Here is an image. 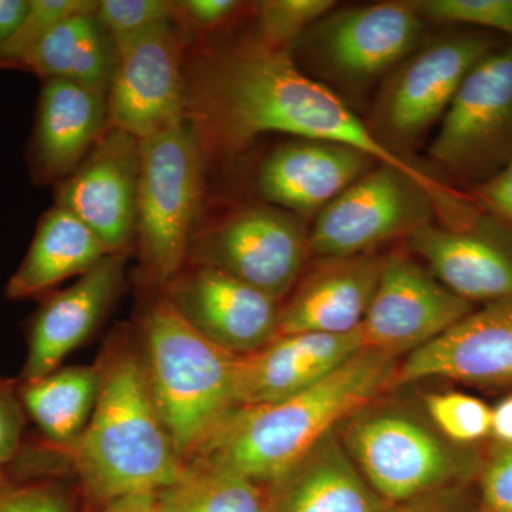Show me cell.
<instances>
[{
  "label": "cell",
  "instance_id": "obj_15",
  "mask_svg": "<svg viewBox=\"0 0 512 512\" xmlns=\"http://www.w3.org/2000/svg\"><path fill=\"white\" fill-rule=\"evenodd\" d=\"M140 140L109 127L82 164L60 183L56 205L76 215L110 254L136 234Z\"/></svg>",
  "mask_w": 512,
  "mask_h": 512
},
{
  "label": "cell",
  "instance_id": "obj_37",
  "mask_svg": "<svg viewBox=\"0 0 512 512\" xmlns=\"http://www.w3.org/2000/svg\"><path fill=\"white\" fill-rule=\"evenodd\" d=\"M477 200L512 228V160L477 187Z\"/></svg>",
  "mask_w": 512,
  "mask_h": 512
},
{
  "label": "cell",
  "instance_id": "obj_28",
  "mask_svg": "<svg viewBox=\"0 0 512 512\" xmlns=\"http://www.w3.org/2000/svg\"><path fill=\"white\" fill-rule=\"evenodd\" d=\"M0 512H76V490L57 473L0 470Z\"/></svg>",
  "mask_w": 512,
  "mask_h": 512
},
{
  "label": "cell",
  "instance_id": "obj_30",
  "mask_svg": "<svg viewBox=\"0 0 512 512\" xmlns=\"http://www.w3.org/2000/svg\"><path fill=\"white\" fill-rule=\"evenodd\" d=\"M427 413L447 439L473 443L491 434L493 409L477 397L458 392L426 397Z\"/></svg>",
  "mask_w": 512,
  "mask_h": 512
},
{
  "label": "cell",
  "instance_id": "obj_29",
  "mask_svg": "<svg viewBox=\"0 0 512 512\" xmlns=\"http://www.w3.org/2000/svg\"><path fill=\"white\" fill-rule=\"evenodd\" d=\"M335 8L333 0H264L256 6L258 37L271 47H292Z\"/></svg>",
  "mask_w": 512,
  "mask_h": 512
},
{
  "label": "cell",
  "instance_id": "obj_8",
  "mask_svg": "<svg viewBox=\"0 0 512 512\" xmlns=\"http://www.w3.org/2000/svg\"><path fill=\"white\" fill-rule=\"evenodd\" d=\"M458 180L484 183L512 160V46L471 69L427 148Z\"/></svg>",
  "mask_w": 512,
  "mask_h": 512
},
{
  "label": "cell",
  "instance_id": "obj_27",
  "mask_svg": "<svg viewBox=\"0 0 512 512\" xmlns=\"http://www.w3.org/2000/svg\"><path fill=\"white\" fill-rule=\"evenodd\" d=\"M164 512H269L264 485L217 461L192 458L183 476L161 490Z\"/></svg>",
  "mask_w": 512,
  "mask_h": 512
},
{
  "label": "cell",
  "instance_id": "obj_35",
  "mask_svg": "<svg viewBox=\"0 0 512 512\" xmlns=\"http://www.w3.org/2000/svg\"><path fill=\"white\" fill-rule=\"evenodd\" d=\"M484 512H512V447L495 454L481 478Z\"/></svg>",
  "mask_w": 512,
  "mask_h": 512
},
{
  "label": "cell",
  "instance_id": "obj_32",
  "mask_svg": "<svg viewBox=\"0 0 512 512\" xmlns=\"http://www.w3.org/2000/svg\"><path fill=\"white\" fill-rule=\"evenodd\" d=\"M423 19L478 26L512 36V0H410Z\"/></svg>",
  "mask_w": 512,
  "mask_h": 512
},
{
  "label": "cell",
  "instance_id": "obj_11",
  "mask_svg": "<svg viewBox=\"0 0 512 512\" xmlns=\"http://www.w3.org/2000/svg\"><path fill=\"white\" fill-rule=\"evenodd\" d=\"M362 412L348 424L345 448L384 503L437 493L457 476L456 457L419 421L400 413Z\"/></svg>",
  "mask_w": 512,
  "mask_h": 512
},
{
  "label": "cell",
  "instance_id": "obj_41",
  "mask_svg": "<svg viewBox=\"0 0 512 512\" xmlns=\"http://www.w3.org/2000/svg\"><path fill=\"white\" fill-rule=\"evenodd\" d=\"M491 434L503 441L505 446L512 447V396L494 407Z\"/></svg>",
  "mask_w": 512,
  "mask_h": 512
},
{
  "label": "cell",
  "instance_id": "obj_25",
  "mask_svg": "<svg viewBox=\"0 0 512 512\" xmlns=\"http://www.w3.org/2000/svg\"><path fill=\"white\" fill-rule=\"evenodd\" d=\"M116 67V45L96 9L64 19L19 63L42 80L59 79L109 94Z\"/></svg>",
  "mask_w": 512,
  "mask_h": 512
},
{
  "label": "cell",
  "instance_id": "obj_36",
  "mask_svg": "<svg viewBox=\"0 0 512 512\" xmlns=\"http://www.w3.org/2000/svg\"><path fill=\"white\" fill-rule=\"evenodd\" d=\"M242 3L237 0H183L175 2V23L192 30L215 29L228 22Z\"/></svg>",
  "mask_w": 512,
  "mask_h": 512
},
{
  "label": "cell",
  "instance_id": "obj_24",
  "mask_svg": "<svg viewBox=\"0 0 512 512\" xmlns=\"http://www.w3.org/2000/svg\"><path fill=\"white\" fill-rule=\"evenodd\" d=\"M110 252L76 215L56 205L42 215L22 264L10 276L9 299L43 296L60 282L87 274Z\"/></svg>",
  "mask_w": 512,
  "mask_h": 512
},
{
  "label": "cell",
  "instance_id": "obj_4",
  "mask_svg": "<svg viewBox=\"0 0 512 512\" xmlns=\"http://www.w3.org/2000/svg\"><path fill=\"white\" fill-rule=\"evenodd\" d=\"M148 389L184 463L192 460L235 410L239 357L204 338L163 295L137 328Z\"/></svg>",
  "mask_w": 512,
  "mask_h": 512
},
{
  "label": "cell",
  "instance_id": "obj_40",
  "mask_svg": "<svg viewBox=\"0 0 512 512\" xmlns=\"http://www.w3.org/2000/svg\"><path fill=\"white\" fill-rule=\"evenodd\" d=\"M29 0H0V53L28 12Z\"/></svg>",
  "mask_w": 512,
  "mask_h": 512
},
{
  "label": "cell",
  "instance_id": "obj_1",
  "mask_svg": "<svg viewBox=\"0 0 512 512\" xmlns=\"http://www.w3.org/2000/svg\"><path fill=\"white\" fill-rule=\"evenodd\" d=\"M184 82L185 119L205 156H235L268 133L342 144L417 181L444 227L467 228L473 217L466 197L413 158L383 146L348 101L303 72L291 47H271L256 37L202 53L185 70Z\"/></svg>",
  "mask_w": 512,
  "mask_h": 512
},
{
  "label": "cell",
  "instance_id": "obj_20",
  "mask_svg": "<svg viewBox=\"0 0 512 512\" xmlns=\"http://www.w3.org/2000/svg\"><path fill=\"white\" fill-rule=\"evenodd\" d=\"M377 164L352 147L298 138L265 158L256 185L269 205L309 215L328 207Z\"/></svg>",
  "mask_w": 512,
  "mask_h": 512
},
{
  "label": "cell",
  "instance_id": "obj_23",
  "mask_svg": "<svg viewBox=\"0 0 512 512\" xmlns=\"http://www.w3.org/2000/svg\"><path fill=\"white\" fill-rule=\"evenodd\" d=\"M414 254L431 275L467 302H495L512 296V254L466 229L429 224L409 238Z\"/></svg>",
  "mask_w": 512,
  "mask_h": 512
},
{
  "label": "cell",
  "instance_id": "obj_18",
  "mask_svg": "<svg viewBox=\"0 0 512 512\" xmlns=\"http://www.w3.org/2000/svg\"><path fill=\"white\" fill-rule=\"evenodd\" d=\"M363 349L362 328L343 335L293 333L239 357L238 407L264 406L302 393L328 377Z\"/></svg>",
  "mask_w": 512,
  "mask_h": 512
},
{
  "label": "cell",
  "instance_id": "obj_21",
  "mask_svg": "<svg viewBox=\"0 0 512 512\" xmlns=\"http://www.w3.org/2000/svg\"><path fill=\"white\" fill-rule=\"evenodd\" d=\"M383 261L373 252L322 258L281 309L278 336L343 335L362 328Z\"/></svg>",
  "mask_w": 512,
  "mask_h": 512
},
{
  "label": "cell",
  "instance_id": "obj_26",
  "mask_svg": "<svg viewBox=\"0 0 512 512\" xmlns=\"http://www.w3.org/2000/svg\"><path fill=\"white\" fill-rule=\"evenodd\" d=\"M99 386L96 363L59 367L36 382L19 383V392L28 419L36 424L43 443L57 453H66L89 424Z\"/></svg>",
  "mask_w": 512,
  "mask_h": 512
},
{
  "label": "cell",
  "instance_id": "obj_13",
  "mask_svg": "<svg viewBox=\"0 0 512 512\" xmlns=\"http://www.w3.org/2000/svg\"><path fill=\"white\" fill-rule=\"evenodd\" d=\"M473 312L410 256L384 258L362 323L363 349L397 357L423 348Z\"/></svg>",
  "mask_w": 512,
  "mask_h": 512
},
{
  "label": "cell",
  "instance_id": "obj_9",
  "mask_svg": "<svg viewBox=\"0 0 512 512\" xmlns=\"http://www.w3.org/2000/svg\"><path fill=\"white\" fill-rule=\"evenodd\" d=\"M436 217L429 192L417 181L377 164L319 212L309 248L320 258L367 254L384 242L412 237Z\"/></svg>",
  "mask_w": 512,
  "mask_h": 512
},
{
  "label": "cell",
  "instance_id": "obj_16",
  "mask_svg": "<svg viewBox=\"0 0 512 512\" xmlns=\"http://www.w3.org/2000/svg\"><path fill=\"white\" fill-rule=\"evenodd\" d=\"M126 252L109 254L64 291L49 293L30 319L28 356L18 382L42 379L83 345L109 312L123 284Z\"/></svg>",
  "mask_w": 512,
  "mask_h": 512
},
{
  "label": "cell",
  "instance_id": "obj_17",
  "mask_svg": "<svg viewBox=\"0 0 512 512\" xmlns=\"http://www.w3.org/2000/svg\"><path fill=\"white\" fill-rule=\"evenodd\" d=\"M426 379L512 383V296L471 312L397 366L393 384Z\"/></svg>",
  "mask_w": 512,
  "mask_h": 512
},
{
  "label": "cell",
  "instance_id": "obj_33",
  "mask_svg": "<svg viewBox=\"0 0 512 512\" xmlns=\"http://www.w3.org/2000/svg\"><path fill=\"white\" fill-rule=\"evenodd\" d=\"M96 15L114 42L171 22L175 2L168 0H100Z\"/></svg>",
  "mask_w": 512,
  "mask_h": 512
},
{
  "label": "cell",
  "instance_id": "obj_22",
  "mask_svg": "<svg viewBox=\"0 0 512 512\" xmlns=\"http://www.w3.org/2000/svg\"><path fill=\"white\" fill-rule=\"evenodd\" d=\"M265 488L269 512H383L387 507L335 430Z\"/></svg>",
  "mask_w": 512,
  "mask_h": 512
},
{
  "label": "cell",
  "instance_id": "obj_3",
  "mask_svg": "<svg viewBox=\"0 0 512 512\" xmlns=\"http://www.w3.org/2000/svg\"><path fill=\"white\" fill-rule=\"evenodd\" d=\"M396 369V357L362 349L302 393L278 403L238 407L194 458L217 461L265 487L342 420L362 412L393 384Z\"/></svg>",
  "mask_w": 512,
  "mask_h": 512
},
{
  "label": "cell",
  "instance_id": "obj_19",
  "mask_svg": "<svg viewBox=\"0 0 512 512\" xmlns=\"http://www.w3.org/2000/svg\"><path fill=\"white\" fill-rule=\"evenodd\" d=\"M107 96L66 80H43L29 144L30 177L63 183L106 133Z\"/></svg>",
  "mask_w": 512,
  "mask_h": 512
},
{
  "label": "cell",
  "instance_id": "obj_6",
  "mask_svg": "<svg viewBox=\"0 0 512 512\" xmlns=\"http://www.w3.org/2000/svg\"><path fill=\"white\" fill-rule=\"evenodd\" d=\"M423 32V16L410 0H396L335 8L296 43L306 74L357 96L412 55Z\"/></svg>",
  "mask_w": 512,
  "mask_h": 512
},
{
  "label": "cell",
  "instance_id": "obj_2",
  "mask_svg": "<svg viewBox=\"0 0 512 512\" xmlns=\"http://www.w3.org/2000/svg\"><path fill=\"white\" fill-rule=\"evenodd\" d=\"M99 393L80 439L66 451L92 510L128 494L161 491L185 463L158 416L137 342L111 336L99 362Z\"/></svg>",
  "mask_w": 512,
  "mask_h": 512
},
{
  "label": "cell",
  "instance_id": "obj_7",
  "mask_svg": "<svg viewBox=\"0 0 512 512\" xmlns=\"http://www.w3.org/2000/svg\"><path fill=\"white\" fill-rule=\"evenodd\" d=\"M493 47L485 35L446 36L417 47L384 80L367 126L383 146L410 158Z\"/></svg>",
  "mask_w": 512,
  "mask_h": 512
},
{
  "label": "cell",
  "instance_id": "obj_5",
  "mask_svg": "<svg viewBox=\"0 0 512 512\" xmlns=\"http://www.w3.org/2000/svg\"><path fill=\"white\" fill-rule=\"evenodd\" d=\"M204 158L187 119L140 140L136 234L144 278L160 291L183 271L190 254Z\"/></svg>",
  "mask_w": 512,
  "mask_h": 512
},
{
  "label": "cell",
  "instance_id": "obj_34",
  "mask_svg": "<svg viewBox=\"0 0 512 512\" xmlns=\"http://www.w3.org/2000/svg\"><path fill=\"white\" fill-rule=\"evenodd\" d=\"M28 414L20 399L19 382L0 377V470H5L25 447Z\"/></svg>",
  "mask_w": 512,
  "mask_h": 512
},
{
  "label": "cell",
  "instance_id": "obj_12",
  "mask_svg": "<svg viewBox=\"0 0 512 512\" xmlns=\"http://www.w3.org/2000/svg\"><path fill=\"white\" fill-rule=\"evenodd\" d=\"M114 45L110 126L144 140L185 120L184 40L175 20Z\"/></svg>",
  "mask_w": 512,
  "mask_h": 512
},
{
  "label": "cell",
  "instance_id": "obj_14",
  "mask_svg": "<svg viewBox=\"0 0 512 512\" xmlns=\"http://www.w3.org/2000/svg\"><path fill=\"white\" fill-rule=\"evenodd\" d=\"M188 323L221 349L252 355L278 336L279 302L210 265L192 264L163 289Z\"/></svg>",
  "mask_w": 512,
  "mask_h": 512
},
{
  "label": "cell",
  "instance_id": "obj_39",
  "mask_svg": "<svg viewBox=\"0 0 512 512\" xmlns=\"http://www.w3.org/2000/svg\"><path fill=\"white\" fill-rule=\"evenodd\" d=\"M90 512H164L161 491L124 495Z\"/></svg>",
  "mask_w": 512,
  "mask_h": 512
},
{
  "label": "cell",
  "instance_id": "obj_42",
  "mask_svg": "<svg viewBox=\"0 0 512 512\" xmlns=\"http://www.w3.org/2000/svg\"><path fill=\"white\" fill-rule=\"evenodd\" d=\"M481 512H484V511H481Z\"/></svg>",
  "mask_w": 512,
  "mask_h": 512
},
{
  "label": "cell",
  "instance_id": "obj_31",
  "mask_svg": "<svg viewBox=\"0 0 512 512\" xmlns=\"http://www.w3.org/2000/svg\"><path fill=\"white\" fill-rule=\"evenodd\" d=\"M96 6L93 0H29L25 18L0 53V67L18 69L19 63L50 30L64 19L96 9Z\"/></svg>",
  "mask_w": 512,
  "mask_h": 512
},
{
  "label": "cell",
  "instance_id": "obj_10",
  "mask_svg": "<svg viewBox=\"0 0 512 512\" xmlns=\"http://www.w3.org/2000/svg\"><path fill=\"white\" fill-rule=\"evenodd\" d=\"M309 234L299 218L274 205L228 215L192 242V264L214 266L281 302L301 276Z\"/></svg>",
  "mask_w": 512,
  "mask_h": 512
},
{
  "label": "cell",
  "instance_id": "obj_38",
  "mask_svg": "<svg viewBox=\"0 0 512 512\" xmlns=\"http://www.w3.org/2000/svg\"><path fill=\"white\" fill-rule=\"evenodd\" d=\"M383 512H464L453 495L441 490L416 500L400 504H387Z\"/></svg>",
  "mask_w": 512,
  "mask_h": 512
}]
</instances>
